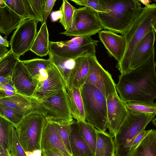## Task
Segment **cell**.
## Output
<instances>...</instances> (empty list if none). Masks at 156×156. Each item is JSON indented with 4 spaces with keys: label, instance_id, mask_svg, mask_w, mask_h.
Masks as SVG:
<instances>
[{
    "label": "cell",
    "instance_id": "6da1fadb",
    "mask_svg": "<svg viewBox=\"0 0 156 156\" xmlns=\"http://www.w3.org/2000/svg\"><path fill=\"white\" fill-rule=\"evenodd\" d=\"M155 55L154 49L143 64L119 76L116 90L126 103L154 102L156 98Z\"/></svg>",
    "mask_w": 156,
    "mask_h": 156
},
{
    "label": "cell",
    "instance_id": "7a4b0ae2",
    "mask_svg": "<svg viewBox=\"0 0 156 156\" xmlns=\"http://www.w3.org/2000/svg\"><path fill=\"white\" fill-rule=\"evenodd\" d=\"M97 12L103 29L125 35L142 11L139 0H99Z\"/></svg>",
    "mask_w": 156,
    "mask_h": 156
},
{
    "label": "cell",
    "instance_id": "3957f363",
    "mask_svg": "<svg viewBox=\"0 0 156 156\" xmlns=\"http://www.w3.org/2000/svg\"><path fill=\"white\" fill-rule=\"evenodd\" d=\"M156 21V4L143 8L140 13L133 22L125 36L126 46L123 57L116 67L121 74L128 72L130 60L137 46L147 34L153 30Z\"/></svg>",
    "mask_w": 156,
    "mask_h": 156
},
{
    "label": "cell",
    "instance_id": "277c9868",
    "mask_svg": "<svg viewBox=\"0 0 156 156\" xmlns=\"http://www.w3.org/2000/svg\"><path fill=\"white\" fill-rule=\"evenodd\" d=\"M128 110V116L114 136L115 156H128L135 138L156 115V113L145 114Z\"/></svg>",
    "mask_w": 156,
    "mask_h": 156
},
{
    "label": "cell",
    "instance_id": "5b68a950",
    "mask_svg": "<svg viewBox=\"0 0 156 156\" xmlns=\"http://www.w3.org/2000/svg\"><path fill=\"white\" fill-rule=\"evenodd\" d=\"M86 121L98 130L107 132L106 97L94 86L85 83L81 89Z\"/></svg>",
    "mask_w": 156,
    "mask_h": 156
},
{
    "label": "cell",
    "instance_id": "8992f818",
    "mask_svg": "<svg viewBox=\"0 0 156 156\" xmlns=\"http://www.w3.org/2000/svg\"><path fill=\"white\" fill-rule=\"evenodd\" d=\"M32 98L34 112L43 115L47 120L69 124L74 121L70 109L66 89L42 101H38Z\"/></svg>",
    "mask_w": 156,
    "mask_h": 156
},
{
    "label": "cell",
    "instance_id": "52a82bcc",
    "mask_svg": "<svg viewBox=\"0 0 156 156\" xmlns=\"http://www.w3.org/2000/svg\"><path fill=\"white\" fill-rule=\"evenodd\" d=\"M46 119L36 113L27 116L16 128L17 135L25 152L41 150L42 134Z\"/></svg>",
    "mask_w": 156,
    "mask_h": 156
},
{
    "label": "cell",
    "instance_id": "ba28073f",
    "mask_svg": "<svg viewBox=\"0 0 156 156\" xmlns=\"http://www.w3.org/2000/svg\"><path fill=\"white\" fill-rule=\"evenodd\" d=\"M98 41L90 36L75 37L71 40L49 42V51L60 56L75 59L83 55H94Z\"/></svg>",
    "mask_w": 156,
    "mask_h": 156
},
{
    "label": "cell",
    "instance_id": "9c48e42d",
    "mask_svg": "<svg viewBox=\"0 0 156 156\" xmlns=\"http://www.w3.org/2000/svg\"><path fill=\"white\" fill-rule=\"evenodd\" d=\"M103 29L97 12L84 6L76 9L71 27L60 34L70 37H91Z\"/></svg>",
    "mask_w": 156,
    "mask_h": 156
},
{
    "label": "cell",
    "instance_id": "30bf717a",
    "mask_svg": "<svg viewBox=\"0 0 156 156\" xmlns=\"http://www.w3.org/2000/svg\"><path fill=\"white\" fill-rule=\"evenodd\" d=\"M87 58L89 71L86 83L96 87L106 98L117 94L116 84L111 75L100 64L95 54L89 55Z\"/></svg>",
    "mask_w": 156,
    "mask_h": 156
},
{
    "label": "cell",
    "instance_id": "8fae6325",
    "mask_svg": "<svg viewBox=\"0 0 156 156\" xmlns=\"http://www.w3.org/2000/svg\"><path fill=\"white\" fill-rule=\"evenodd\" d=\"M37 23L34 19H25L13 33L10 41V49L18 58L30 50L37 33Z\"/></svg>",
    "mask_w": 156,
    "mask_h": 156
},
{
    "label": "cell",
    "instance_id": "7c38bea8",
    "mask_svg": "<svg viewBox=\"0 0 156 156\" xmlns=\"http://www.w3.org/2000/svg\"><path fill=\"white\" fill-rule=\"evenodd\" d=\"M107 125L109 133L114 137L128 116L126 103L118 94L110 95L106 98Z\"/></svg>",
    "mask_w": 156,
    "mask_h": 156
},
{
    "label": "cell",
    "instance_id": "4fadbf2b",
    "mask_svg": "<svg viewBox=\"0 0 156 156\" xmlns=\"http://www.w3.org/2000/svg\"><path fill=\"white\" fill-rule=\"evenodd\" d=\"M64 89H66L65 82L54 64L48 72L47 79L37 84L31 98L37 101H42L56 95Z\"/></svg>",
    "mask_w": 156,
    "mask_h": 156
},
{
    "label": "cell",
    "instance_id": "5bb4252c",
    "mask_svg": "<svg viewBox=\"0 0 156 156\" xmlns=\"http://www.w3.org/2000/svg\"><path fill=\"white\" fill-rule=\"evenodd\" d=\"M13 84L18 93L32 97L38 84L31 76L21 60L16 63L11 75Z\"/></svg>",
    "mask_w": 156,
    "mask_h": 156
},
{
    "label": "cell",
    "instance_id": "9a60e30c",
    "mask_svg": "<svg viewBox=\"0 0 156 156\" xmlns=\"http://www.w3.org/2000/svg\"><path fill=\"white\" fill-rule=\"evenodd\" d=\"M41 147V152L55 147L63 156H72L66 149L56 124L47 119L42 134Z\"/></svg>",
    "mask_w": 156,
    "mask_h": 156
},
{
    "label": "cell",
    "instance_id": "2e32d148",
    "mask_svg": "<svg viewBox=\"0 0 156 156\" xmlns=\"http://www.w3.org/2000/svg\"><path fill=\"white\" fill-rule=\"evenodd\" d=\"M99 37L109 54L120 62L125 53L126 42L125 36L119 35L111 31L101 30Z\"/></svg>",
    "mask_w": 156,
    "mask_h": 156
},
{
    "label": "cell",
    "instance_id": "e0dca14e",
    "mask_svg": "<svg viewBox=\"0 0 156 156\" xmlns=\"http://www.w3.org/2000/svg\"><path fill=\"white\" fill-rule=\"evenodd\" d=\"M155 41V32L152 30L147 34L137 46L130 60L128 72L141 66L148 59L154 49Z\"/></svg>",
    "mask_w": 156,
    "mask_h": 156
},
{
    "label": "cell",
    "instance_id": "ac0fdd59",
    "mask_svg": "<svg viewBox=\"0 0 156 156\" xmlns=\"http://www.w3.org/2000/svg\"><path fill=\"white\" fill-rule=\"evenodd\" d=\"M69 141L72 156H95L83 137L77 121L70 125Z\"/></svg>",
    "mask_w": 156,
    "mask_h": 156
},
{
    "label": "cell",
    "instance_id": "d6986e66",
    "mask_svg": "<svg viewBox=\"0 0 156 156\" xmlns=\"http://www.w3.org/2000/svg\"><path fill=\"white\" fill-rule=\"evenodd\" d=\"M88 55L81 56L74 59L75 65L66 84V89L72 86L81 89L86 83L89 71Z\"/></svg>",
    "mask_w": 156,
    "mask_h": 156
},
{
    "label": "cell",
    "instance_id": "ffe728a7",
    "mask_svg": "<svg viewBox=\"0 0 156 156\" xmlns=\"http://www.w3.org/2000/svg\"><path fill=\"white\" fill-rule=\"evenodd\" d=\"M21 61L32 77L37 81L38 83L47 79L49 71L54 66L49 59L36 58Z\"/></svg>",
    "mask_w": 156,
    "mask_h": 156
},
{
    "label": "cell",
    "instance_id": "44dd1931",
    "mask_svg": "<svg viewBox=\"0 0 156 156\" xmlns=\"http://www.w3.org/2000/svg\"><path fill=\"white\" fill-rule=\"evenodd\" d=\"M25 20L6 5L0 7V32L8 36Z\"/></svg>",
    "mask_w": 156,
    "mask_h": 156
},
{
    "label": "cell",
    "instance_id": "7402d4cb",
    "mask_svg": "<svg viewBox=\"0 0 156 156\" xmlns=\"http://www.w3.org/2000/svg\"><path fill=\"white\" fill-rule=\"evenodd\" d=\"M70 109L73 118L77 121H86L81 89L72 86L66 89Z\"/></svg>",
    "mask_w": 156,
    "mask_h": 156
},
{
    "label": "cell",
    "instance_id": "603a6c76",
    "mask_svg": "<svg viewBox=\"0 0 156 156\" xmlns=\"http://www.w3.org/2000/svg\"><path fill=\"white\" fill-rule=\"evenodd\" d=\"M128 156H156V130L151 129Z\"/></svg>",
    "mask_w": 156,
    "mask_h": 156
},
{
    "label": "cell",
    "instance_id": "cb8c5ba5",
    "mask_svg": "<svg viewBox=\"0 0 156 156\" xmlns=\"http://www.w3.org/2000/svg\"><path fill=\"white\" fill-rule=\"evenodd\" d=\"M49 42L46 23H44L37 32L30 50L40 57L45 56L50 52Z\"/></svg>",
    "mask_w": 156,
    "mask_h": 156
},
{
    "label": "cell",
    "instance_id": "d4e9b609",
    "mask_svg": "<svg viewBox=\"0 0 156 156\" xmlns=\"http://www.w3.org/2000/svg\"><path fill=\"white\" fill-rule=\"evenodd\" d=\"M114 137L98 130L95 156H115Z\"/></svg>",
    "mask_w": 156,
    "mask_h": 156
},
{
    "label": "cell",
    "instance_id": "484cf974",
    "mask_svg": "<svg viewBox=\"0 0 156 156\" xmlns=\"http://www.w3.org/2000/svg\"><path fill=\"white\" fill-rule=\"evenodd\" d=\"M0 105L18 110L34 109L32 98L18 93L12 96L0 98Z\"/></svg>",
    "mask_w": 156,
    "mask_h": 156
},
{
    "label": "cell",
    "instance_id": "4316f807",
    "mask_svg": "<svg viewBox=\"0 0 156 156\" xmlns=\"http://www.w3.org/2000/svg\"><path fill=\"white\" fill-rule=\"evenodd\" d=\"M48 55V59L57 69L66 86L75 65L74 59L60 56L50 51Z\"/></svg>",
    "mask_w": 156,
    "mask_h": 156
},
{
    "label": "cell",
    "instance_id": "83f0119b",
    "mask_svg": "<svg viewBox=\"0 0 156 156\" xmlns=\"http://www.w3.org/2000/svg\"><path fill=\"white\" fill-rule=\"evenodd\" d=\"M34 112V109L21 110L15 109L0 105V116L17 127L27 116Z\"/></svg>",
    "mask_w": 156,
    "mask_h": 156
},
{
    "label": "cell",
    "instance_id": "f1b7e54d",
    "mask_svg": "<svg viewBox=\"0 0 156 156\" xmlns=\"http://www.w3.org/2000/svg\"><path fill=\"white\" fill-rule=\"evenodd\" d=\"M77 122L83 137L95 156L98 130L86 121Z\"/></svg>",
    "mask_w": 156,
    "mask_h": 156
},
{
    "label": "cell",
    "instance_id": "f546056e",
    "mask_svg": "<svg viewBox=\"0 0 156 156\" xmlns=\"http://www.w3.org/2000/svg\"><path fill=\"white\" fill-rule=\"evenodd\" d=\"M10 49L9 52L0 59V76H11L16 63L20 60Z\"/></svg>",
    "mask_w": 156,
    "mask_h": 156
},
{
    "label": "cell",
    "instance_id": "4dcf8cb0",
    "mask_svg": "<svg viewBox=\"0 0 156 156\" xmlns=\"http://www.w3.org/2000/svg\"><path fill=\"white\" fill-rule=\"evenodd\" d=\"M74 7L71 5L67 0H63L62 3L60 8L62 17L59 22L67 30L72 26L74 12L76 10Z\"/></svg>",
    "mask_w": 156,
    "mask_h": 156
},
{
    "label": "cell",
    "instance_id": "1f68e13d",
    "mask_svg": "<svg viewBox=\"0 0 156 156\" xmlns=\"http://www.w3.org/2000/svg\"><path fill=\"white\" fill-rule=\"evenodd\" d=\"M0 117V146L9 151L10 131L14 125L4 118Z\"/></svg>",
    "mask_w": 156,
    "mask_h": 156
},
{
    "label": "cell",
    "instance_id": "d6a6232c",
    "mask_svg": "<svg viewBox=\"0 0 156 156\" xmlns=\"http://www.w3.org/2000/svg\"><path fill=\"white\" fill-rule=\"evenodd\" d=\"M128 110L138 112L145 114L156 113V103L148 102H129L126 103Z\"/></svg>",
    "mask_w": 156,
    "mask_h": 156
},
{
    "label": "cell",
    "instance_id": "836d02e7",
    "mask_svg": "<svg viewBox=\"0 0 156 156\" xmlns=\"http://www.w3.org/2000/svg\"><path fill=\"white\" fill-rule=\"evenodd\" d=\"M9 152L12 156H27L20 142L14 125L10 131Z\"/></svg>",
    "mask_w": 156,
    "mask_h": 156
},
{
    "label": "cell",
    "instance_id": "e575fe53",
    "mask_svg": "<svg viewBox=\"0 0 156 156\" xmlns=\"http://www.w3.org/2000/svg\"><path fill=\"white\" fill-rule=\"evenodd\" d=\"M54 122L57 126L59 133L66 149L70 154L72 156L69 141L70 125L71 124L62 122Z\"/></svg>",
    "mask_w": 156,
    "mask_h": 156
},
{
    "label": "cell",
    "instance_id": "d590c367",
    "mask_svg": "<svg viewBox=\"0 0 156 156\" xmlns=\"http://www.w3.org/2000/svg\"><path fill=\"white\" fill-rule=\"evenodd\" d=\"M12 10L25 19H29L23 0H2Z\"/></svg>",
    "mask_w": 156,
    "mask_h": 156
},
{
    "label": "cell",
    "instance_id": "8d00e7d4",
    "mask_svg": "<svg viewBox=\"0 0 156 156\" xmlns=\"http://www.w3.org/2000/svg\"><path fill=\"white\" fill-rule=\"evenodd\" d=\"M28 0L34 13L42 24L45 0Z\"/></svg>",
    "mask_w": 156,
    "mask_h": 156
},
{
    "label": "cell",
    "instance_id": "74e56055",
    "mask_svg": "<svg viewBox=\"0 0 156 156\" xmlns=\"http://www.w3.org/2000/svg\"><path fill=\"white\" fill-rule=\"evenodd\" d=\"M17 93L13 84L0 83V98L12 96Z\"/></svg>",
    "mask_w": 156,
    "mask_h": 156
},
{
    "label": "cell",
    "instance_id": "f35d334b",
    "mask_svg": "<svg viewBox=\"0 0 156 156\" xmlns=\"http://www.w3.org/2000/svg\"><path fill=\"white\" fill-rule=\"evenodd\" d=\"M76 5L90 8L97 12H100L99 0H70Z\"/></svg>",
    "mask_w": 156,
    "mask_h": 156
},
{
    "label": "cell",
    "instance_id": "ab89813d",
    "mask_svg": "<svg viewBox=\"0 0 156 156\" xmlns=\"http://www.w3.org/2000/svg\"><path fill=\"white\" fill-rule=\"evenodd\" d=\"M56 0H45L43 23H46L47 18Z\"/></svg>",
    "mask_w": 156,
    "mask_h": 156
},
{
    "label": "cell",
    "instance_id": "60d3db41",
    "mask_svg": "<svg viewBox=\"0 0 156 156\" xmlns=\"http://www.w3.org/2000/svg\"><path fill=\"white\" fill-rule=\"evenodd\" d=\"M43 156H63L60 151L56 148H52L41 152Z\"/></svg>",
    "mask_w": 156,
    "mask_h": 156
},
{
    "label": "cell",
    "instance_id": "b9f144b4",
    "mask_svg": "<svg viewBox=\"0 0 156 156\" xmlns=\"http://www.w3.org/2000/svg\"><path fill=\"white\" fill-rule=\"evenodd\" d=\"M0 83H3L13 84L11 80V76L7 77L0 76Z\"/></svg>",
    "mask_w": 156,
    "mask_h": 156
},
{
    "label": "cell",
    "instance_id": "7bdbcfd3",
    "mask_svg": "<svg viewBox=\"0 0 156 156\" xmlns=\"http://www.w3.org/2000/svg\"><path fill=\"white\" fill-rule=\"evenodd\" d=\"M52 19L53 21H55L58 19H60L62 17L61 12L60 10L53 12L52 14Z\"/></svg>",
    "mask_w": 156,
    "mask_h": 156
},
{
    "label": "cell",
    "instance_id": "ee69618b",
    "mask_svg": "<svg viewBox=\"0 0 156 156\" xmlns=\"http://www.w3.org/2000/svg\"><path fill=\"white\" fill-rule=\"evenodd\" d=\"M9 51L6 47L0 45V59L5 56Z\"/></svg>",
    "mask_w": 156,
    "mask_h": 156
},
{
    "label": "cell",
    "instance_id": "f6af8a7d",
    "mask_svg": "<svg viewBox=\"0 0 156 156\" xmlns=\"http://www.w3.org/2000/svg\"><path fill=\"white\" fill-rule=\"evenodd\" d=\"M27 156H43L41 150L35 151L33 152H26Z\"/></svg>",
    "mask_w": 156,
    "mask_h": 156
},
{
    "label": "cell",
    "instance_id": "bcb514c9",
    "mask_svg": "<svg viewBox=\"0 0 156 156\" xmlns=\"http://www.w3.org/2000/svg\"><path fill=\"white\" fill-rule=\"evenodd\" d=\"M0 156H12L7 149H4L0 146Z\"/></svg>",
    "mask_w": 156,
    "mask_h": 156
},
{
    "label": "cell",
    "instance_id": "7dc6e473",
    "mask_svg": "<svg viewBox=\"0 0 156 156\" xmlns=\"http://www.w3.org/2000/svg\"><path fill=\"white\" fill-rule=\"evenodd\" d=\"M10 43L6 39L4 38L0 35V45L5 47H9Z\"/></svg>",
    "mask_w": 156,
    "mask_h": 156
},
{
    "label": "cell",
    "instance_id": "c3c4849f",
    "mask_svg": "<svg viewBox=\"0 0 156 156\" xmlns=\"http://www.w3.org/2000/svg\"><path fill=\"white\" fill-rule=\"evenodd\" d=\"M139 0L140 2H141L145 6H147L150 5V3L151 2V0Z\"/></svg>",
    "mask_w": 156,
    "mask_h": 156
},
{
    "label": "cell",
    "instance_id": "681fc988",
    "mask_svg": "<svg viewBox=\"0 0 156 156\" xmlns=\"http://www.w3.org/2000/svg\"><path fill=\"white\" fill-rule=\"evenodd\" d=\"M153 29L154 32H155L156 34V21L153 25Z\"/></svg>",
    "mask_w": 156,
    "mask_h": 156
},
{
    "label": "cell",
    "instance_id": "f907efd6",
    "mask_svg": "<svg viewBox=\"0 0 156 156\" xmlns=\"http://www.w3.org/2000/svg\"><path fill=\"white\" fill-rule=\"evenodd\" d=\"M152 122L153 123V124L156 127V118L152 120Z\"/></svg>",
    "mask_w": 156,
    "mask_h": 156
},
{
    "label": "cell",
    "instance_id": "816d5d0a",
    "mask_svg": "<svg viewBox=\"0 0 156 156\" xmlns=\"http://www.w3.org/2000/svg\"><path fill=\"white\" fill-rule=\"evenodd\" d=\"M154 66L155 68H156V62H154Z\"/></svg>",
    "mask_w": 156,
    "mask_h": 156
},
{
    "label": "cell",
    "instance_id": "f5cc1de1",
    "mask_svg": "<svg viewBox=\"0 0 156 156\" xmlns=\"http://www.w3.org/2000/svg\"><path fill=\"white\" fill-rule=\"evenodd\" d=\"M155 2H156V0L154 1Z\"/></svg>",
    "mask_w": 156,
    "mask_h": 156
}]
</instances>
